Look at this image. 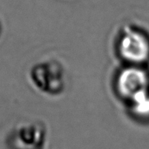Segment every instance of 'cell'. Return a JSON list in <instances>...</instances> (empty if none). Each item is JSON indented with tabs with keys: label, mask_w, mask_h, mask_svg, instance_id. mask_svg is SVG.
<instances>
[{
	"label": "cell",
	"mask_w": 149,
	"mask_h": 149,
	"mask_svg": "<svg viewBox=\"0 0 149 149\" xmlns=\"http://www.w3.org/2000/svg\"><path fill=\"white\" fill-rule=\"evenodd\" d=\"M119 50L125 60L141 63L149 58V41L142 33L131 30L121 38Z\"/></svg>",
	"instance_id": "cell-1"
},
{
	"label": "cell",
	"mask_w": 149,
	"mask_h": 149,
	"mask_svg": "<svg viewBox=\"0 0 149 149\" xmlns=\"http://www.w3.org/2000/svg\"><path fill=\"white\" fill-rule=\"evenodd\" d=\"M148 86L149 78L147 72L136 67L123 70L117 79L119 93L130 100L143 91H148Z\"/></svg>",
	"instance_id": "cell-2"
},
{
	"label": "cell",
	"mask_w": 149,
	"mask_h": 149,
	"mask_svg": "<svg viewBox=\"0 0 149 149\" xmlns=\"http://www.w3.org/2000/svg\"><path fill=\"white\" fill-rule=\"evenodd\" d=\"M134 111L140 116H149V91L148 90L139 93L132 100Z\"/></svg>",
	"instance_id": "cell-3"
}]
</instances>
